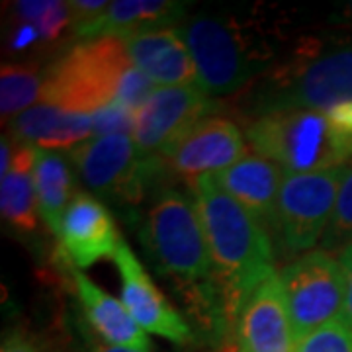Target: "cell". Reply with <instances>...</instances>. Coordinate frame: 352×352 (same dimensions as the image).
<instances>
[{"mask_svg":"<svg viewBox=\"0 0 352 352\" xmlns=\"http://www.w3.org/2000/svg\"><path fill=\"white\" fill-rule=\"evenodd\" d=\"M10 131L18 143L45 151H71L94 135L92 118L88 113L67 112L53 104H38L16 116L10 124Z\"/></svg>","mask_w":352,"mask_h":352,"instance_id":"cell-19","label":"cell"},{"mask_svg":"<svg viewBox=\"0 0 352 352\" xmlns=\"http://www.w3.org/2000/svg\"><path fill=\"white\" fill-rule=\"evenodd\" d=\"M188 2L178 0H116L85 28L76 30L75 38H129L157 28H170L186 20Z\"/></svg>","mask_w":352,"mask_h":352,"instance_id":"cell-17","label":"cell"},{"mask_svg":"<svg viewBox=\"0 0 352 352\" xmlns=\"http://www.w3.org/2000/svg\"><path fill=\"white\" fill-rule=\"evenodd\" d=\"M43 73L30 65L4 63L0 71V113L2 120H14L25 110L34 108L41 98Z\"/></svg>","mask_w":352,"mask_h":352,"instance_id":"cell-22","label":"cell"},{"mask_svg":"<svg viewBox=\"0 0 352 352\" xmlns=\"http://www.w3.org/2000/svg\"><path fill=\"white\" fill-rule=\"evenodd\" d=\"M34 163L36 147L16 141L12 164L6 175L0 176V212L4 221L18 233H34L39 223Z\"/></svg>","mask_w":352,"mask_h":352,"instance_id":"cell-20","label":"cell"},{"mask_svg":"<svg viewBox=\"0 0 352 352\" xmlns=\"http://www.w3.org/2000/svg\"><path fill=\"white\" fill-rule=\"evenodd\" d=\"M34 184L39 215L45 221V226L53 233H57L67 208L78 194L73 163L61 153L36 149Z\"/></svg>","mask_w":352,"mask_h":352,"instance_id":"cell-21","label":"cell"},{"mask_svg":"<svg viewBox=\"0 0 352 352\" xmlns=\"http://www.w3.org/2000/svg\"><path fill=\"white\" fill-rule=\"evenodd\" d=\"M198 73V87L212 96L235 94L261 73L268 55L227 14H196L178 28Z\"/></svg>","mask_w":352,"mask_h":352,"instance_id":"cell-6","label":"cell"},{"mask_svg":"<svg viewBox=\"0 0 352 352\" xmlns=\"http://www.w3.org/2000/svg\"><path fill=\"white\" fill-rule=\"evenodd\" d=\"M352 106V43L307 41L263 80L251 98L256 116L280 110L327 112Z\"/></svg>","mask_w":352,"mask_h":352,"instance_id":"cell-3","label":"cell"},{"mask_svg":"<svg viewBox=\"0 0 352 352\" xmlns=\"http://www.w3.org/2000/svg\"><path fill=\"white\" fill-rule=\"evenodd\" d=\"M92 352H143V351H135V349H124V346H112V344H106V342H102V344H96Z\"/></svg>","mask_w":352,"mask_h":352,"instance_id":"cell-32","label":"cell"},{"mask_svg":"<svg viewBox=\"0 0 352 352\" xmlns=\"http://www.w3.org/2000/svg\"><path fill=\"white\" fill-rule=\"evenodd\" d=\"M0 352H50L45 344L25 329L16 327L4 333Z\"/></svg>","mask_w":352,"mask_h":352,"instance_id":"cell-27","label":"cell"},{"mask_svg":"<svg viewBox=\"0 0 352 352\" xmlns=\"http://www.w3.org/2000/svg\"><path fill=\"white\" fill-rule=\"evenodd\" d=\"M129 61L161 87H198V73L178 28H157L124 38Z\"/></svg>","mask_w":352,"mask_h":352,"instance_id":"cell-15","label":"cell"},{"mask_svg":"<svg viewBox=\"0 0 352 352\" xmlns=\"http://www.w3.org/2000/svg\"><path fill=\"white\" fill-rule=\"evenodd\" d=\"M59 254L76 268H88L102 258H113L124 239L108 206L88 192H78L67 208L59 231Z\"/></svg>","mask_w":352,"mask_h":352,"instance_id":"cell-13","label":"cell"},{"mask_svg":"<svg viewBox=\"0 0 352 352\" xmlns=\"http://www.w3.org/2000/svg\"><path fill=\"white\" fill-rule=\"evenodd\" d=\"M90 118H92L94 138L129 135L133 133V127H135V112L116 100L90 113Z\"/></svg>","mask_w":352,"mask_h":352,"instance_id":"cell-25","label":"cell"},{"mask_svg":"<svg viewBox=\"0 0 352 352\" xmlns=\"http://www.w3.org/2000/svg\"><path fill=\"white\" fill-rule=\"evenodd\" d=\"M214 264V280L223 294L231 323L264 278L276 272L274 247L268 229L239 201L217 186L212 175L192 186Z\"/></svg>","mask_w":352,"mask_h":352,"instance_id":"cell-1","label":"cell"},{"mask_svg":"<svg viewBox=\"0 0 352 352\" xmlns=\"http://www.w3.org/2000/svg\"><path fill=\"white\" fill-rule=\"evenodd\" d=\"M235 337L237 352H296V335L278 272L264 278L247 298Z\"/></svg>","mask_w":352,"mask_h":352,"instance_id":"cell-14","label":"cell"},{"mask_svg":"<svg viewBox=\"0 0 352 352\" xmlns=\"http://www.w3.org/2000/svg\"><path fill=\"white\" fill-rule=\"evenodd\" d=\"M247 157L239 126L227 118H204L175 141L161 159L166 168L192 186L200 176L215 175Z\"/></svg>","mask_w":352,"mask_h":352,"instance_id":"cell-11","label":"cell"},{"mask_svg":"<svg viewBox=\"0 0 352 352\" xmlns=\"http://www.w3.org/2000/svg\"><path fill=\"white\" fill-rule=\"evenodd\" d=\"M80 180L102 200L116 206H138L151 190L163 188L166 164L161 157L139 151L129 135L92 138L67 153Z\"/></svg>","mask_w":352,"mask_h":352,"instance_id":"cell-7","label":"cell"},{"mask_svg":"<svg viewBox=\"0 0 352 352\" xmlns=\"http://www.w3.org/2000/svg\"><path fill=\"white\" fill-rule=\"evenodd\" d=\"M200 87H161L135 112L133 141L139 151L161 157L190 127L219 110Z\"/></svg>","mask_w":352,"mask_h":352,"instance_id":"cell-10","label":"cell"},{"mask_svg":"<svg viewBox=\"0 0 352 352\" xmlns=\"http://www.w3.org/2000/svg\"><path fill=\"white\" fill-rule=\"evenodd\" d=\"M349 245H352V161L346 164L335 214L321 241L323 251H342Z\"/></svg>","mask_w":352,"mask_h":352,"instance_id":"cell-23","label":"cell"},{"mask_svg":"<svg viewBox=\"0 0 352 352\" xmlns=\"http://www.w3.org/2000/svg\"><path fill=\"white\" fill-rule=\"evenodd\" d=\"M296 352H352V327L344 319L315 329L296 340Z\"/></svg>","mask_w":352,"mask_h":352,"instance_id":"cell-24","label":"cell"},{"mask_svg":"<svg viewBox=\"0 0 352 352\" xmlns=\"http://www.w3.org/2000/svg\"><path fill=\"white\" fill-rule=\"evenodd\" d=\"M41 34H39L38 25L28 24V22H20L14 28V32L10 34L8 45L12 53H25L28 50H32L34 45L41 43Z\"/></svg>","mask_w":352,"mask_h":352,"instance_id":"cell-29","label":"cell"},{"mask_svg":"<svg viewBox=\"0 0 352 352\" xmlns=\"http://www.w3.org/2000/svg\"><path fill=\"white\" fill-rule=\"evenodd\" d=\"M112 261L122 278V302L139 327L147 335L163 337L178 346L192 344L194 333L190 325L157 288L126 239L120 241Z\"/></svg>","mask_w":352,"mask_h":352,"instance_id":"cell-12","label":"cell"},{"mask_svg":"<svg viewBox=\"0 0 352 352\" xmlns=\"http://www.w3.org/2000/svg\"><path fill=\"white\" fill-rule=\"evenodd\" d=\"M138 237L155 270L184 288H196L214 278L208 237L192 190L163 186L153 192Z\"/></svg>","mask_w":352,"mask_h":352,"instance_id":"cell-2","label":"cell"},{"mask_svg":"<svg viewBox=\"0 0 352 352\" xmlns=\"http://www.w3.org/2000/svg\"><path fill=\"white\" fill-rule=\"evenodd\" d=\"M212 176L219 188L239 201L266 229H272L278 196L286 176L276 163L258 155H247Z\"/></svg>","mask_w":352,"mask_h":352,"instance_id":"cell-16","label":"cell"},{"mask_svg":"<svg viewBox=\"0 0 352 352\" xmlns=\"http://www.w3.org/2000/svg\"><path fill=\"white\" fill-rule=\"evenodd\" d=\"M73 280L88 325L94 329L102 342L112 346L153 352V340L139 327L124 302L116 300L80 270L73 272Z\"/></svg>","mask_w":352,"mask_h":352,"instance_id":"cell-18","label":"cell"},{"mask_svg":"<svg viewBox=\"0 0 352 352\" xmlns=\"http://www.w3.org/2000/svg\"><path fill=\"white\" fill-rule=\"evenodd\" d=\"M346 164L284 176L272 231L286 256H302L323 241L335 214Z\"/></svg>","mask_w":352,"mask_h":352,"instance_id":"cell-8","label":"cell"},{"mask_svg":"<svg viewBox=\"0 0 352 352\" xmlns=\"http://www.w3.org/2000/svg\"><path fill=\"white\" fill-rule=\"evenodd\" d=\"M131 65L124 39L78 41L43 71L41 100L90 116L116 100L120 80Z\"/></svg>","mask_w":352,"mask_h":352,"instance_id":"cell-5","label":"cell"},{"mask_svg":"<svg viewBox=\"0 0 352 352\" xmlns=\"http://www.w3.org/2000/svg\"><path fill=\"white\" fill-rule=\"evenodd\" d=\"M71 24H73V16H71L69 2H53V0H51L50 8L36 22L41 39L47 43L57 41Z\"/></svg>","mask_w":352,"mask_h":352,"instance_id":"cell-26","label":"cell"},{"mask_svg":"<svg viewBox=\"0 0 352 352\" xmlns=\"http://www.w3.org/2000/svg\"><path fill=\"white\" fill-rule=\"evenodd\" d=\"M280 280L296 340L337 319H344V272L329 251L317 249L294 258L284 266Z\"/></svg>","mask_w":352,"mask_h":352,"instance_id":"cell-9","label":"cell"},{"mask_svg":"<svg viewBox=\"0 0 352 352\" xmlns=\"http://www.w3.org/2000/svg\"><path fill=\"white\" fill-rule=\"evenodd\" d=\"M247 141L258 157L276 163L286 175H305L351 163V149L317 110H280L256 116Z\"/></svg>","mask_w":352,"mask_h":352,"instance_id":"cell-4","label":"cell"},{"mask_svg":"<svg viewBox=\"0 0 352 352\" xmlns=\"http://www.w3.org/2000/svg\"><path fill=\"white\" fill-rule=\"evenodd\" d=\"M335 20H337V25H344V28H352V2H346L342 8H340L337 16H335Z\"/></svg>","mask_w":352,"mask_h":352,"instance_id":"cell-31","label":"cell"},{"mask_svg":"<svg viewBox=\"0 0 352 352\" xmlns=\"http://www.w3.org/2000/svg\"><path fill=\"white\" fill-rule=\"evenodd\" d=\"M339 263L344 272L346 298H344V321L352 327V245L344 247L339 254Z\"/></svg>","mask_w":352,"mask_h":352,"instance_id":"cell-30","label":"cell"},{"mask_svg":"<svg viewBox=\"0 0 352 352\" xmlns=\"http://www.w3.org/2000/svg\"><path fill=\"white\" fill-rule=\"evenodd\" d=\"M108 4L110 2H106V0H73V2H69L75 32L88 25L90 22H94L108 8Z\"/></svg>","mask_w":352,"mask_h":352,"instance_id":"cell-28","label":"cell"}]
</instances>
